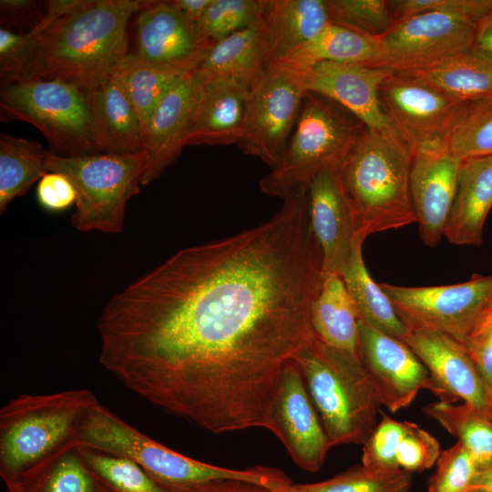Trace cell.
<instances>
[{"mask_svg": "<svg viewBox=\"0 0 492 492\" xmlns=\"http://www.w3.org/2000/svg\"><path fill=\"white\" fill-rule=\"evenodd\" d=\"M323 279L307 190L264 222L184 248L116 293L99 362L125 387L214 434L264 428L284 366L314 336Z\"/></svg>", "mask_w": 492, "mask_h": 492, "instance_id": "1", "label": "cell"}, {"mask_svg": "<svg viewBox=\"0 0 492 492\" xmlns=\"http://www.w3.org/2000/svg\"><path fill=\"white\" fill-rule=\"evenodd\" d=\"M146 4L82 0L39 36L27 62L8 83L58 80L88 93L116 73L129 54L128 20Z\"/></svg>", "mask_w": 492, "mask_h": 492, "instance_id": "2", "label": "cell"}, {"mask_svg": "<svg viewBox=\"0 0 492 492\" xmlns=\"http://www.w3.org/2000/svg\"><path fill=\"white\" fill-rule=\"evenodd\" d=\"M414 149L397 128H364L339 169L354 237L416 223L410 191Z\"/></svg>", "mask_w": 492, "mask_h": 492, "instance_id": "3", "label": "cell"}, {"mask_svg": "<svg viewBox=\"0 0 492 492\" xmlns=\"http://www.w3.org/2000/svg\"><path fill=\"white\" fill-rule=\"evenodd\" d=\"M294 360L330 446L364 444L378 424L379 404L360 359L314 334Z\"/></svg>", "mask_w": 492, "mask_h": 492, "instance_id": "4", "label": "cell"}, {"mask_svg": "<svg viewBox=\"0 0 492 492\" xmlns=\"http://www.w3.org/2000/svg\"><path fill=\"white\" fill-rule=\"evenodd\" d=\"M88 389L23 394L0 409V476L15 478L77 441L88 410L97 404Z\"/></svg>", "mask_w": 492, "mask_h": 492, "instance_id": "5", "label": "cell"}, {"mask_svg": "<svg viewBox=\"0 0 492 492\" xmlns=\"http://www.w3.org/2000/svg\"><path fill=\"white\" fill-rule=\"evenodd\" d=\"M365 128L345 108L321 95L305 92L301 112L279 163L259 183L262 193L284 199L308 187L322 170L340 168Z\"/></svg>", "mask_w": 492, "mask_h": 492, "instance_id": "6", "label": "cell"}, {"mask_svg": "<svg viewBox=\"0 0 492 492\" xmlns=\"http://www.w3.org/2000/svg\"><path fill=\"white\" fill-rule=\"evenodd\" d=\"M47 169L65 175L76 190L71 217L76 230L114 234L122 231L128 201L139 192L146 155L141 151L64 157L48 150Z\"/></svg>", "mask_w": 492, "mask_h": 492, "instance_id": "7", "label": "cell"}, {"mask_svg": "<svg viewBox=\"0 0 492 492\" xmlns=\"http://www.w3.org/2000/svg\"><path fill=\"white\" fill-rule=\"evenodd\" d=\"M0 118L35 126L60 156L98 153L88 95L67 83L26 80L1 85Z\"/></svg>", "mask_w": 492, "mask_h": 492, "instance_id": "8", "label": "cell"}, {"mask_svg": "<svg viewBox=\"0 0 492 492\" xmlns=\"http://www.w3.org/2000/svg\"><path fill=\"white\" fill-rule=\"evenodd\" d=\"M305 91L286 69L269 66L250 86L242 153L274 168L298 120Z\"/></svg>", "mask_w": 492, "mask_h": 492, "instance_id": "9", "label": "cell"}, {"mask_svg": "<svg viewBox=\"0 0 492 492\" xmlns=\"http://www.w3.org/2000/svg\"><path fill=\"white\" fill-rule=\"evenodd\" d=\"M380 286L407 326L436 330L462 343L492 300V274L449 285Z\"/></svg>", "mask_w": 492, "mask_h": 492, "instance_id": "10", "label": "cell"}, {"mask_svg": "<svg viewBox=\"0 0 492 492\" xmlns=\"http://www.w3.org/2000/svg\"><path fill=\"white\" fill-rule=\"evenodd\" d=\"M478 23L461 15L425 12L401 18L382 36L377 67L412 72L471 49Z\"/></svg>", "mask_w": 492, "mask_h": 492, "instance_id": "11", "label": "cell"}, {"mask_svg": "<svg viewBox=\"0 0 492 492\" xmlns=\"http://www.w3.org/2000/svg\"><path fill=\"white\" fill-rule=\"evenodd\" d=\"M379 96L385 114L414 150L442 143L470 103L406 72H393L387 77Z\"/></svg>", "mask_w": 492, "mask_h": 492, "instance_id": "12", "label": "cell"}, {"mask_svg": "<svg viewBox=\"0 0 492 492\" xmlns=\"http://www.w3.org/2000/svg\"><path fill=\"white\" fill-rule=\"evenodd\" d=\"M359 358L379 405L408 406L422 389L437 395L424 364L403 341L359 322Z\"/></svg>", "mask_w": 492, "mask_h": 492, "instance_id": "13", "label": "cell"}, {"mask_svg": "<svg viewBox=\"0 0 492 492\" xmlns=\"http://www.w3.org/2000/svg\"><path fill=\"white\" fill-rule=\"evenodd\" d=\"M282 68L288 70L305 92L333 100L366 128L380 131L396 128L385 114L379 96L381 84L393 73L389 69L333 61Z\"/></svg>", "mask_w": 492, "mask_h": 492, "instance_id": "14", "label": "cell"}, {"mask_svg": "<svg viewBox=\"0 0 492 492\" xmlns=\"http://www.w3.org/2000/svg\"><path fill=\"white\" fill-rule=\"evenodd\" d=\"M428 370L441 401L463 400L492 420V390L464 344L436 330L408 326L403 340Z\"/></svg>", "mask_w": 492, "mask_h": 492, "instance_id": "15", "label": "cell"}, {"mask_svg": "<svg viewBox=\"0 0 492 492\" xmlns=\"http://www.w3.org/2000/svg\"><path fill=\"white\" fill-rule=\"evenodd\" d=\"M271 432L302 469L318 471L331 448L295 360L283 368L271 409Z\"/></svg>", "mask_w": 492, "mask_h": 492, "instance_id": "16", "label": "cell"}, {"mask_svg": "<svg viewBox=\"0 0 492 492\" xmlns=\"http://www.w3.org/2000/svg\"><path fill=\"white\" fill-rule=\"evenodd\" d=\"M142 60L182 73L195 71L211 46L171 1H147L137 19Z\"/></svg>", "mask_w": 492, "mask_h": 492, "instance_id": "17", "label": "cell"}, {"mask_svg": "<svg viewBox=\"0 0 492 492\" xmlns=\"http://www.w3.org/2000/svg\"><path fill=\"white\" fill-rule=\"evenodd\" d=\"M461 159L443 143L414 150L410 171V191L416 223L424 243L437 245L455 199Z\"/></svg>", "mask_w": 492, "mask_h": 492, "instance_id": "18", "label": "cell"}, {"mask_svg": "<svg viewBox=\"0 0 492 492\" xmlns=\"http://www.w3.org/2000/svg\"><path fill=\"white\" fill-rule=\"evenodd\" d=\"M201 84L195 71L182 77L143 126L146 169L142 185L159 179L187 146Z\"/></svg>", "mask_w": 492, "mask_h": 492, "instance_id": "19", "label": "cell"}, {"mask_svg": "<svg viewBox=\"0 0 492 492\" xmlns=\"http://www.w3.org/2000/svg\"><path fill=\"white\" fill-rule=\"evenodd\" d=\"M338 169L322 170L307 190L310 222L322 250L323 276L342 274L354 239L352 215L340 185Z\"/></svg>", "mask_w": 492, "mask_h": 492, "instance_id": "20", "label": "cell"}, {"mask_svg": "<svg viewBox=\"0 0 492 492\" xmlns=\"http://www.w3.org/2000/svg\"><path fill=\"white\" fill-rule=\"evenodd\" d=\"M188 145H231L242 138L250 87L234 79L201 81Z\"/></svg>", "mask_w": 492, "mask_h": 492, "instance_id": "21", "label": "cell"}, {"mask_svg": "<svg viewBox=\"0 0 492 492\" xmlns=\"http://www.w3.org/2000/svg\"><path fill=\"white\" fill-rule=\"evenodd\" d=\"M87 95L97 152L134 154L143 151L141 123L118 70Z\"/></svg>", "mask_w": 492, "mask_h": 492, "instance_id": "22", "label": "cell"}, {"mask_svg": "<svg viewBox=\"0 0 492 492\" xmlns=\"http://www.w3.org/2000/svg\"><path fill=\"white\" fill-rule=\"evenodd\" d=\"M491 208L492 156L462 159L444 237L456 245L482 244L483 228Z\"/></svg>", "mask_w": 492, "mask_h": 492, "instance_id": "23", "label": "cell"}, {"mask_svg": "<svg viewBox=\"0 0 492 492\" xmlns=\"http://www.w3.org/2000/svg\"><path fill=\"white\" fill-rule=\"evenodd\" d=\"M270 33L264 20L212 45L195 69L201 81L234 79L247 86L269 67Z\"/></svg>", "mask_w": 492, "mask_h": 492, "instance_id": "24", "label": "cell"}, {"mask_svg": "<svg viewBox=\"0 0 492 492\" xmlns=\"http://www.w3.org/2000/svg\"><path fill=\"white\" fill-rule=\"evenodd\" d=\"M265 21L269 66L312 41L332 22L326 0H268Z\"/></svg>", "mask_w": 492, "mask_h": 492, "instance_id": "25", "label": "cell"}, {"mask_svg": "<svg viewBox=\"0 0 492 492\" xmlns=\"http://www.w3.org/2000/svg\"><path fill=\"white\" fill-rule=\"evenodd\" d=\"M310 316L321 342L359 358V319L341 275L323 276Z\"/></svg>", "mask_w": 492, "mask_h": 492, "instance_id": "26", "label": "cell"}, {"mask_svg": "<svg viewBox=\"0 0 492 492\" xmlns=\"http://www.w3.org/2000/svg\"><path fill=\"white\" fill-rule=\"evenodd\" d=\"M364 241L354 237L341 277L354 305L359 322L403 341L408 326L392 302L370 276L363 258Z\"/></svg>", "mask_w": 492, "mask_h": 492, "instance_id": "27", "label": "cell"}, {"mask_svg": "<svg viewBox=\"0 0 492 492\" xmlns=\"http://www.w3.org/2000/svg\"><path fill=\"white\" fill-rule=\"evenodd\" d=\"M380 60L378 37L331 22L312 41L270 66L298 67L333 61L378 67Z\"/></svg>", "mask_w": 492, "mask_h": 492, "instance_id": "28", "label": "cell"}, {"mask_svg": "<svg viewBox=\"0 0 492 492\" xmlns=\"http://www.w3.org/2000/svg\"><path fill=\"white\" fill-rule=\"evenodd\" d=\"M406 73L461 101L492 97V61L472 48Z\"/></svg>", "mask_w": 492, "mask_h": 492, "instance_id": "29", "label": "cell"}, {"mask_svg": "<svg viewBox=\"0 0 492 492\" xmlns=\"http://www.w3.org/2000/svg\"><path fill=\"white\" fill-rule=\"evenodd\" d=\"M6 492H96L77 441L71 442L22 475L4 481Z\"/></svg>", "mask_w": 492, "mask_h": 492, "instance_id": "30", "label": "cell"}, {"mask_svg": "<svg viewBox=\"0 0 492 492\" xmlns=\"http://www.w3.org/2000/svg\"><path fill=\"white\" fill-rule=\"evenodd\" d=\"M47 151L34 140L0 135V212L46 175Z\"/></svg>", "mask_w": 492, "mask_h": 492, "instance_id": "31", "label": "cell"}, {"mask_svg": "<svg viewBox=\"0 0 492 492\" xmlns=\"http://www.w3.org/2000/svg\"><path fill=\"white\" fill-rule=\"evenodd\" d=\"M424 412L458 438L478 470L492 464V420L466 404L439 401L424 407Z\"/></svg>", "mask_w": 492, "mask_h": 492, "instance_id": "32", "label": "cell"}, {"mask_svg": "<svg viewBox=\"0 0 492 492\" xmlns=\"http://www.w3.org/2000/svg\"><path fill=\"white\" fill-rule=\"evenodd\" d=\"M118 72L142 128L170 88L189 74L148 63L136 54H128Z\"/></svg>", "mask_w": 492, "mask_h": 492, "instance_id": "33", "label": "cell"}, {"mask_svg": "<svg viewBox=\"0 0 492 492\" xmlns=\"http://www.w3.org/2000/svg\"><path fill=\"white\" fill-rule=\"evenodd\" d=\"M77 445L80 456L92 477L113 492H169L131 459Z\"/></svg>", "mask_w": 492, "mask_h": 492, "instance_id": "34", "label": "cell"}, {"mask_svg": "<svg viewBox=\"0 0 492 492\" xmlns=\"http://www.w3.org/2000/svg\"><path fill=\"white\" fill-rule=\"evenodd\" d=\"M442 143L461 159L492 156V97L470 102Z\"/></svg>", "mask_w": 492, "mask_h": 492, "instance_id": "35", "label": "cell"}, {"mask_svg": "<svg viewBox=\"0 0 492 492\" xmlns=\"http://www.w3.org/2000/svg\"><path fill=\"white\" fill-rule=\"evenodd\" d=\"M268 0H212L197 25L201 36L210 45L242 29L261 23Z\"/></svg>", "mask_w": 492, "mask_h": 492, "instance_id": "36", "label": "cell"}, {"mask_svg": "<svg viewBox=\"0 0 492 492\" xmlns=\"http://www.w3.org/2000/svg\"><path fill=\"white\" fill-rule=\"evenodd\" d=\"M331 20L380 37L395 24L390 0H326Z\"/></svg>", "mask_w": 492, "mask_h": 492, "instance_id": "37", "label": "cell"}, {"mask_svg": "<svg viewBox=\"0 0 492 492\" xmlns=\"http://www.w3.org/2000/svg\"><path fill=\"white\" fill-rule=\"evenodd\" d=\"M404 430L405 421L382 414L381 421L364 443L362 466L369 475L384 477L401 471L395 455Z\"/></svg>", "mask_w": 492, "mask_h": 492, "instance_id": "38", "label": "cell"}, {"mask_svg": "<svg viewBox=\"0 0 492 492\" xmlns=\"http://www.w3.org/2000/svg\"><path fill=\"white\" fill-rule=\"evenodd\" d=\"M411 484V473L407 471L377 477L369 475L361 466L330 479L303 486L307 492H409Z\"/></svg>", "mask_w": 492, "mask_h": 492, "instance_id": "39", "label": "cell"}, {"mask_svg": "<svg viewBox=\"0 0 492 492\" xmlns=\"http://www.w3.org/2000/svg\"><path fill=\"white\" fill-rule=\"evenodd\" d=\"M473 459L460 442L441 452L427 492H463L477 472Z\"/></svg>", "mask_w": 492, "mask_h": 492, "instance_id": "40", "label": "cell"}, {"mask_svg": "<svg viewBox=\"0 0 492 492\" xmlns=\"http://www.w3.org/2000/svg\"><path fill=\"white\" fill-rule=\"evenodd\" d=\"M440 445L417 425L405 421V430L396 449V462L401 470L421 472L432 467L440 456Z\"/></svg>", "mask_w": 492, "mask_h": 492, "instance_id": "41", "label": "cell"}, {"mask_svg": "<svg viewBox=\"0 0 492 492\" xmlns=\"http://www.w3.org/2000/svg\"><path fill=\"white\" fill-rule=\"evenodd\" d=\"M395 21L419 13L439 12L479 23L491 10L492 0H390Z\"/></svg>", "mask_w": 492, "mask_h": 492, "instance_id": "42", "label": "cell"}, {"mask_svg": "<svg viewBox=\"0 0 492 492\" xmlns=\"http://www.w3.org/2000/svg\"><path fill=\"white\" fill-rule=\"evenodd\" d=\"M463 344L492 390V300L475 322Z\"/></svg>", "mask_w": 492, "mask_h": 492, "instance_id": "43", "label": "cell"}, {"mask_svg": "<svg viewBox=\"0 0 492 492\" xmlns=\"http://www.w3.org/2000/svg\"><path fill=\"white\" fill-rule=\"evenodd\" d=\"M36 199L46 210L61 212L76 203L77 193L73 184L65 175L47 172L37 183Z\"/></svg>", "mask_w": 492, "mask_h": 492, "instance_id": "44", "label": "cell"}, {"mask_svg": "<svg viewBox=\"0 0 492 492\" xmlns=\"http://www.w3.org/2000/svg\"><path fill=\"white\" fill-rule=\"evenodd\" d=\"M45 15V2L35 0H1V27L18 28L28 32L36 26Z\"/></svg>", "mask_w": 492, "mask_h": 492, "instance_id": "45", "label": "cell"}, {"mask_svg": "<svg viewBox=\"0 0 492 492\" xmlns=\"http://www.w3.org/2000/svg\"><path fill=\"white\" fill-rule=\"evenodd\" d=\"M240 480H220L199 485L177 492H281Z\"/></svg>", "mask_w": 492, "mask_h": 492, "instance_id": "46", "label": "cell"}, {"mask_svg": "<svg viewBox=\"0 0 492 492\" xmlns=\"http://www.w3.org/2000/svg\"><path fill=\"white\" fill-rule=\"evenodd\" d=\"M472 49L492 61V10L478 23Z\"/></svg>", "mask_w": 492, "mask_h": 492, "instance_id": "47", "label": "cell"}, {"mask_svg": "<svg viewBox=\"0 0 492 492\" xmlns=\"http://www.w3.org/2000/svg\"><path fill=\"white\" fill-rule=\"evenodd\" d=\"M172 3L189 21L197 26L212 0H172Z\"/></svg>", "mask_w": 492, "mask_h": 492, "instance_id": "48", "label": "cell"}, {"mask_svg": "<svg viewBox=\"0 0 492 492\" xmlns=\"http://www.w3.org/2000/svg\"><path fill=\"white\" fill-rule=\"evenodd\" d=\"M463 492H492V464L486 468L477 470Z\"/></svg>", "mask_w": 492, "mask_h": 492, "instance_id": "49", "label": "cell"}, {"mask_svg": "<svg viewBox=\"0 0 492 492\" xmlns=\"http://www.w3.org/2000/svg\"><path fill=\"white\" fill-rule=\"evenodd\" d=\"M281 492H307L304 486L302 485H289L284 487Z\"/></svg>", "mask_w": 492, "mask_h": 492, "instance_id": "50", "label": "cell"}, {"mask_svg": "<svg viewBox=\"0 0 492 492\" xmlns=\"http://www.w3.org/2000/svg\"><path fill=\"white\" fill-rule=\"evenodd\" d=\"M96 483H97V490H96V492H113L108 487H107L105 485L98 482L97 480H96Z\"/></svg>", "mask_w": 492, "mask_h": 492, "instance_id": "51", "label": "cell"}]
</instances>
